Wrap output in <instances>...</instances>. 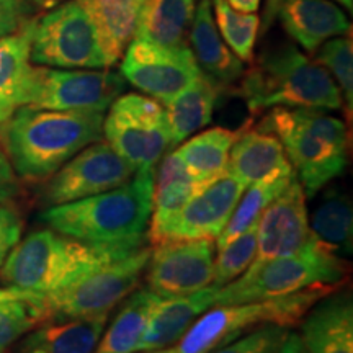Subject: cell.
<instances>
[{"instance_id": "6da1fadb", "label": "cell", "mask_w": 353, "mask_h": 353, "mask_svg": "<svg viewBox=\"0 0 353 353\" xmlns=\"http://www.w3.org/2000/svg\"><path fill=\"white\" fill-rule=\"evenodd\" d=\"M105 112L20 107L0 125V148L20 179L46 180L103 136Z\"/></svg>"}, {"instance_id": "7a4b0ae2", "label": "cell", "mask_w": 353, "mask_h": 353, "mask_svg": "<svg viewBox=\"0 0 353 353\" xmlns=\"http://www.w3.org/2000/svg\"><path fill=\"white\" fill-rule=\"evenodd\" d=\"M143 245L92 244L52 229H38L19 241L0 267L8 286L48 296L68 288L103 265L120 260Z\"/></svg>"}, {"instance_id": "3957f363", "label": "cell", "mask_w": 353, "mask_h": 353, "mask_svg": "<svg viewBox=\"0 0 353 353\" xmlns=\"http://www.w3.org/2000/svg\"><path fill=\"white\" fill-rule=\"evenodd\" d=\"M154 172L138 170L121 187L48 206L41 221L52 231L92 244H132L143 242L152 211Z\"/></svg>"}, {"instance_id": "277c9868", "label": "cell", "mask_w": 353, "mask_h": 353, "mask_svg": "<svg viewBox=\"0 0 353 353\" xmlns=\"http://www.w3.org/2000/svg\"><path fill=\"white\" fill-rule=\"evenodd\" d=\"M241 95L252 113L276 107L334 112L343 105L332 76L290 43L260 54L241 79Z\"/></svg>"}, {"instance_id": "5b68a950", "label": "cell", "mask_w": 353, "mask_h": 353, "mask_svg": "<svg viewBox=\"0 0 353 353\" xmlns=\"http://www.w3.org/2000/svg\"><path fill=\"white\" fill-rule=\"evenodd\" d=\"M260 130L273 132L283 144L306 198L314 196L345 170L347 126L322 110L272 108Z\"/></svg>"}, {"instance_id": "8992f818", "label": "cell", "mask_w": 353, "mask_h": 353, "mask_svg": "<svg viewBox=\"0 0 353 353\" xmlns=\"http://www.w3.org/2000/svg\"><path fill=\"white\" fill-rule=\"evenodd\" d=\"M332 290L319 286L260 301L214 304L175 343V353H211L265 324L291 327Z\"/></svg>"}, {"instance_id": "52a82bcc", "label": "cell", "mask_w": 353, "mask_h": 353, "mask_svg": "<svg viewBox=\"0 0 353 353\" xmlns=\"http://www.w3.org/2000/svg\"><path fill=\"white\" fill-rule=\"evenodd\" d=\"M345 260L312 236L299 252L249 268L237 280L219 288L214 304L260 301L319 286L335 288L345 280Z\"/></svg>"}, {"instance_id": "ba28073f", "label": "cell", "mask_w": 353, "mask_h": 353, "mask_svg": "<svg viewBox=\"0 0 353 353\" xmlns=\"http://www.w3.org/2000/svg\"><path fill=\"white\" fill-rule=\"evenodd\" d=\"M30 61L56 69H107L94 20L79 0H65L28 21Z\"/></svg>"}, {"instance_id": "9c48e42d", "label": "cell", "mask_w": 353, "mask_h": 353, "mask_svg": "<svg viewBox=\"0 0 353 353\" xmlns=\"http://www.w3.org/2000/svg\"><path fill=\"white\" fill-rule=\"evenodd\" d=\"M149 257L151 249L141 245L134 252L103 265L68 288L43 296L46 321L110 314L117 304L125 301L136 290Z\"/></svg>"}, {"instance_id": "30bf717a", "label": "cell", "mask_w": 353, "mask_h": 353, "mask_svg": "<svg viewBox=\"0 0 353 353\" xmlns=\"http://www.w3.org/2000/svg\"><path fill=\"white\" fill-rule=\"evenodd\" d=\"M108 108L101 128L107 143L136 172L156 169L170 148V128L161 101L121 94Z\"/></svg>"}, {"instance_id": "8fae6325", "label": "cell", "mask_w": 353, "mask_h": 353, "mask_svg": "<svg viewBox=\"0 0 353 353\" xmlns=\"http://www.w3.org/2000/svg\"><path fill=\"white\" fill-rule=\"evenodd\" d=\"M121 74L107 69H56L33 65L25 105L44 110L105 112L125 92Z\"/></svg>"}, {"instance_id": "7c38bea8", "label": "cell", "mask_w": 353, "mask_h": 353, "mask_svg": "<svg viewBox=\"0 0 353 353\" xmlns=\"http://www.w3.org/2000/svg\"><path fill=\"white\" fill-rule=\"evenodd\" d=\"M134 174L107 141H95L50 176L43 200L48 206L77 201L121 187Z\"/></svg>"}, {"instance_id": "4fadbf2b", "label": "cell", "mask_w": 353, "mask_h": 353, "mask_svg": "<svg viewBox=\"0 0 353 353\" xmlns=\"http://www.w3.org/2000/svg\"><path fill=\"white\" fill-rule=\"evenodd\" d=\"M214 239H172L154 245L148 285L162 299L182 298L213 285Z\"/></svg>"}, {"instance_id": "5bb4252c", "label": "cell", "mask_w": 353, "mask_h": 353, "mask_svg": "<svg viewBox=\"0 0 353 353\" xmlns=\"http://www.w3.org/2000/svg\"><path fill=\"white\" fill-rule=\"evenodd\" d=\"M121 77L149 95L167 103L200 76L190 46L162 48L132 38L123 54Z\"/></svg>"}, {"instance_id": "9a60e30c", "label": "cell", "mask_w": 353, "mask_h": 353, "mask_svg": "<svg viewBox=\"0 0 353 353\" xmlns=\"http://www.w3.org/2000/svg\"><path fill=\"white\" fill-rule=\"evenodd\" d=\"M306 195L298 176L273 200L257 224V252L249 268L303 250L312 241Z\"/></svg>"}, {"instance_id": "2e32d148", "label": "cell", "mask_w": 353, "mask_h": 353, "mask_svg": "<svg viewBox=\"0 0 353 353\" xmlns=\"http://www.w3.org/2000/svg\"><path fill=\"white\" fill-rule=\"evenodd\" d=\"M244 190L245 185L228 172L219 175L190 198L162 229L156 244L172 239H216L228 224Z\"/></svg>"}, {"instance_id": "e0dca14e", "label": "cell", "mask_w": 353, "mask_h": 353, "mask_svg": "<svg viewBox=\"0 0 353 353\" xmlns=\"http://www.w3.org/2000/svg\"><path fill=\"white\" fill-rule=\"evenodd\" d=\"M301 339L307 353H353L352 293L325 294L301 319Z\"/></svg>"}, {"instance_id": "ac0fdd59", "label": "cell", "mask_w": 353, "mask_h": 353, "mask_svg": "<svg viewBox=\"0 0 353 353\" xmlns=\"http://www.w3.org/2000/svg\"><path fill=\"white\" fill-rule=\"evenodd\" d=\"M190 50L203 76L213 81L221 90L234 85L244 76V63L224 43L216 28L211 0H200L188 32Z\"/></svg>"}, {"instance_id": "d6986e66", "label": "cell", "mask_w": 353, "mask_h": 353, "mask_svg": "<svg viewBox=\"0 0 353 353\" xmlns=\"http://www.w3.org/2000/svg\"><path fill=\"white\" fill-rule=\"evenodd\" d=\"M276 19L304 51L316 52L330 38L352 32L345 12L329 0H283Z\"/></svg>"}, {"instance_id": "ffe728a7", "label": "cell", "mask_w": 353, "mask_h": 353, "mask_svg": "<svg viewBox=\"0 0 353 353\" xmlns=\"http://www.w3.org/2000/svg\"><path fill=\"white\" fill-rule=\"evenodd\" d=\"M108 316L48 319L26 332L12 353H94Z\"/></svg>"}, {"instance_id": "44dd1931", "label": "cell", "mask_w": 353, "mask_h": 353, "mask_svg": "<svg viewBox=\"0 0 353 353\" xmlns=\"http://www.w3.org/2000/svg\"><path fill=\"white\" fill-rule=\"evenodd\" d=\"M218 290L211 285L188 296L161 299L149 317L139 341L138 352L159 350L179 343L187 330L198 321V317L214 306Z\"/></svg>"}, {"instance_id": "7402d4cb", "label": "cell", "mask_w": 353, "mask_h": 353, "mask_svg": "<svg viewBox=\"0 0 353 353\" xmlns=\"http://www.w3.org/2000/svg\"><path fill=\"white\" fill-rule=\"evenodd\" d=\"M226 172L249 187L268 176L290 174L293 167L280 139L273 132L259 128L241 132L229 152Z\"/></svg>"}, {"instance_id": "603a6c76", "label": "cell", "mask_w": 353, "mask_h": 353, "mask_svg": "<svg viewBox=\"0 0 353 353\" xmlns=\"http://www.w3.org/2000/svg\"><path fill=\"white\" fill-rule=\"evenodd\" d=\"M161 165L154 172V190H152V211L151 226H149V241L154 245L159 241L162 229L175 218L176 213L187 205V201L205 185L198 183L182 159L175 151L161 159Z\"/></svg>"}, {"instance_id": "cb8c5ba5", "label": "cell", "mask_w": 353, "mask_h": 353, "mask_svg": "<svg viewBox=\"0 0 353 353\" xmlns=\"http://www.w3.org/2000/svg\"><path fill=\"white\" fill-rule=\"evenodd\" d=\"M94 20L110 68L118 64L134 38L145 0H79Z\"/></svg>"}, {"instance_id": "d4e9b609", "label": "cell", "mask_w": 353, "mask_h": 353, "mask_svg": "<svg viewBox=\"0 0 353 353\" xmlns=\"http://www.w3.org/2000/svg\"><path fill=\"white\" fill-rule=\"evenodd\" d=\"M196 0H145L134 38L162 48L188 46L187 37Z\"/></svg>"}, {"instance_id": "484cf974", "label": "cell", "mask_w": 353, "mask_h": 353, "mask_svg": "<svg viewBox=\"0 0 353 353\" xmlns=\"http://www.w3.org/2000/svg\"><path fill=\"white\" fill-rule=\"evenodd\" d=\"M221 88L200 74L195 81L165 103L167 121L170 128V148L205 128L213 118Z\"/></svg>"}, {"instance_id": "4316f807", "label": "cell", "mask_w": 353, "mask_h": 353, "mask_svg": "<svg viewBox=\"0 0 353 353\" xmlns=\"http://www.w3.org/2000/svg\"><path fill=\"white\" fill-rule=\"evenodd\" d=\"M32 68L26 23L20 32L0 39V125L25 107Z\"/></svg>"}, {"instance_id": "83f0119b", "label": "cell", "mask_w": 353, "mask_h": 353, "mask_svg": "<svg viewBox=\"0 0 353 353\" xmlns=\"http://www.w3.org/2000/svg\"><path fill=\"white\" fill-rule=\"evenodd\" d=\"M241 131L226 130V128H211L190 138L179 149L176 156L182 159L190 175L198 183L206 185L226 174L229 152L232 144L239 138Z\"/></svg>"}, {"instance_id": "f1b7e54d", "label": "cell", "mask_w": 353, "mask_h": 353, "mask_svg": "<svg viewBox=\"0 0 353 353\" xmlns=\"http://www.w3.org/2000/svg\"><path fill=\"white\" fill-rule=\"evenodd\" d=\"M149 288L132 291L120 312L103 330L94 353H136L152 311L161 301Z\"/></svg>"}, {"instance_id": "f546056e", "label": "cell", "mask_w": 353, "mask_h": 353, "mask_svg": "<svg viewBox=\"0 0 353 353\" xmlns=\"http://www.w3.org/2000/svg\"><path fill=\"white\" fill-rule=\"evenodd\" d=\"M294 172L290 174H278L268 179L255 182L249 187H245L244 193H242L239 201H237L236 208H234L231 218H229L228 224L224 226L223 231L218 237H216V249H221L241 236L242 232L249 231L250 228L257 226L260 216L263 211L268 208V205L280 195L283 190L291 183L294 179Z\"/></svg>"}, {"instance_id": "4dcf8cb0", "label": "cell", "mask_w": 353, "mask_h": 353, "mask_svg": "<svg viewBox=\"0 0 353 353\" xmlns=\"http://www.w3.org/2000/svg\"><path fill=\"white\" fill-rule=\"evenodd\" d=\"M309 228L312 236L330 252L339 257L350 254L353 231L350 198L339 190H330L325 193L324 200L314 211Z\"/></svg>"}, {"instance_id": "1f68e13d", "label": "cell", "mask_w": 353, "mask_h": 353, "mask_svg": "<svg viewBox=\"0 0 353 353\" xmlns=\"http://www.w3.org/2000/svg\"><path fill=\"white\" fill-rule=\"evenodd\" d=\"M213 19L224 43L231 48L242 63H252L254 48L257 41L260 19L257 13L234 10L226 0H211Z\"/></svg>"}, {"instance_id": "d6a6232c", "label": "cell", "mask_w": 353, "mask_h": 353, "mask_svg": "<svg viewBox=\"0 0 353 353\" xmlns=\"http://www.w3.org/2000/svg\"><path fill=\"white\" fill-rule=\"evenodd\" d=\"M257 252V226L242 232L226 245L216 249L213 286L223 288L249 270Z\"/></svg>"}, {"instance_id": "836d02e7", "label": "cell", "mask_w": 353, "mask_h": 353, "mask_svg": "<svg viewBox=\"0 0 353 353\" xmlns=\"http://www.w3.org/2000/svg\"><path fill=\"white\" fill-rule=\"evenodd\" d=\"M41 301L6 299L0 301V353L12 348L26 332L46 321Z\"/></svg>"}, {"instance_id": "e575fe53", "label": "cell", "mask_w": 353, "mask_h": 353, "mask_svg": "<svg viewBox=\"0 0 353 353\" xmlns=\"http://www.w3.org/2000/svg\"><path fill=\"white\" fill-rule=\"evenodd\" d=\"M314 61L321 64L339 83L342 99L345 100L348 114L353 108V44L352 34L335 37L322 43L316 50Z\"/></svg>"}, {"instance_id": "d590c367", "label": "cell", "mask_w": 353, "mask_h": 353, "mask_svg": "<svg viewBox=\"0 0 353 353\" xmlns=\"http://www.w3.org/2000/svg\"><path fill=\"white\" fill-rule=\"evenodd\" d=\"M290 327L265 324L211 353H278Z\"/></svg>"}, {"instance_id": "8d00e7d4", "label": "cell", "mask_w": 353, "mask_h": 353, "mask_svg": "<svg viewBox=\"0 0 353 353\" xmlns=\"http://www.w3.org/2000/svg\"><path fill=\"white\" fill-rule=\"evenodd\" d=\"M37 8L25 0H0V39L20 32Z\"/></svg>"}, {"instance_id": "74e56055", "label": "cell", "mask_w": 353, "mask_h": 353, "mask_svg": "<svg viewBox=\"0 0 353 353\" xmlns=\"http://www.w3.org/2000/svg\"><path fill=\"white\" fill-rule=\"evenodd\" d=\"M21 231H23V223L19 211L8 203H0V267L13 247L19 244Z\"/></svg>"}, {"instance_id": "f35d334b", "label": "cell", "mask_w": 353, "mask_h": 353, "mask_svg": "<svg viewBox=\"0 0 353 353\" xmlns=\"http://www.w3.org/2000/svg\"><path fill=\"white\" fill-rule=\"evenodd\" d=\"M20 196V180L8 161L6 152L0 148V203L15 201Z\"/></svg>"}, {"instance_id": "ab89813d", "label": "cell", "mask_w": 353, "mask_h": 353, "mask_svg": "<svg viewBox=\"0 0 353 353\" xmlns=\"http://www.w3.org/2000/svg\"><path fill=\"white\" fill-rule=\"evenodd\" d=\"M283 0H265V10H263V20L260 28H262V34H267L268 30L273 26V21L276 20L278 10Z\"/></svg>"}, {"instance_id": "60d3db41", "label": "cell", "mask_w": 353, "mask_h": 353, "mask_svg": "<svg viewBox=\"0 0 353 353\" xmlns=\"http://www.w3.org/2000/svg\"><path fill=\"white\" fill-rule=\"evenodd\" d=\"M6 299H32V301H41V294L32 293V291L19 290L15 286H7V288H0V301Z\"/></svg>"}, {"instance_id": "b9f144b4", "label": "cell", "mask_w": 353, "mask_h": 353, "mask_svg": "<svg viewBox=\"0 0 353 353\" xmlns=\"http://www.w3.org/2000/svg\"><path fill=\"white\" fill-rule=\"evenodd\" d=\"M278 353H307V352H306V348H304L299 335L294 332H288L286 334L285 341H283V343H281Z\"/></svg>"}, {"instance_id": "7bdbcfd3", "label": "cell", "mask_w": 353, "mask_h": 353, "mask_svg": "<svg viewBox=\"0 0 353 353\" xmlns=\"http://www.w3.org/2000/svg\"><path fill=\"white\" fill-rule=\"evenodd\" d=\"M234 10L242 13H257L260 7V0H226Z\"/></svg>"}, {"instance_id": "ee69618b", "label": "cell", "mask_w": 353, "mask_h": 353, "mask_svg": "<svg viewBox=\"0 0 353 353\" xmlns=\"http://www.w3.org/2000/svg\"><path fill=\"white\" fill-rule=\"evenodd\" d=\"M30 6H33L38 10H50V8L59 6V3L65 2V0H25Z\"/></svg>"}, {"instance_id": "f6af8a7d", "label": "cell", "mask_w": 353, "mask_h": 353, "mask_svg": "<svg viewBox=\"0 0 353 353\" xmlns=\"http://www.w3.org/2000/svg\"><path fill=\"white\" fill-rule=\"evenodd\" d=\"M136 353H175V347L159 348V350H148V352H136Z\"/></svg>"}, {"instance_id": "bcb514c9", "label": "cell", "mask_w": 353, "mask_h": 353, "mask_svg": "<svg viewBox=\"0 0 353 353\" xmlns=\"http://www.w3.org/2000/svg\"><path fill=\"white\" fill-rule=\"evenodd\" d=\"M335 2H339L343 8H347L348 12L353 10V0H335Z\"/></svg>"}]
</instances>
